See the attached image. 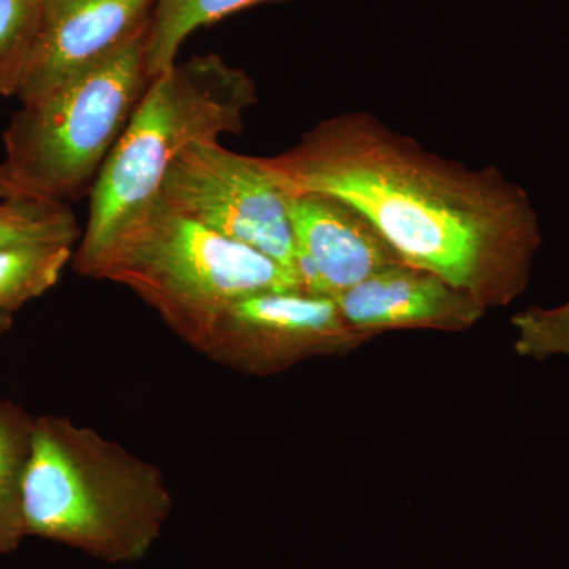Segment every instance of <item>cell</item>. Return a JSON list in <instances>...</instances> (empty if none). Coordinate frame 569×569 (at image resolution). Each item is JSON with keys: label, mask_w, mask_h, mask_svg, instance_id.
I'll return each instance as SVG.
<instances>
[{"label": "cell", "mask_w": 569, "mask_h": 569, "mask_svg": "<svg viewBox=\"0 0 569 569\" xmlns=\"http://www.w3.org/2000/svg\"><path fill=\"white\" fill-rule=\"evenodd\" d=\"M266 163L290 193L353 206L400 260L447 280L486 310L522 295L541 244L529 194L497 168L427 151L369 112L320 122Z\"/></svg>", "instance_id": "1"}, {"label": "cell", "mask_w": 569, "mask_h": 569, "mask_svg": "<svg viewBox=\"0 0 569 569\" xmlns=\"http://www.w3.org/2000/svg\"><path fill=\"white\" fill-rule=\"evenodd\" d=\"M22 493L28 537L107 563L144 559L173 511L159 468L61 417L36 418Z\"/></svg>", "instance_id": "2"}, {"label": "cell", "mask_w": 569, "mask_h": 569, "mask_svg": "<svg viewBox=\"0 0 569 569\" xmlns=\"http://www.w3.org/2000/svg\"><path fill=\"white\" fill-rule=\"evenodd\" d=\"M257 102L244 70L220 56H194L153 78L91 190V209L74 252L78 274L91 277L119 236L157 200L164 174L194 141L238 134Z\"/></svg>", "instance_id": "3"}, {"label": "cell", "mask_w": 569, "mask_h": 569, "mask_svg": "<svg viewBox=\"0 0 569 569\" xmlns=\"http://www.w3.org/2000/svg\"><path fill=\"white\" fill-rule=\"evenodd\" d=\"M91 279L130 288L197 350L239 299L302 293L282 264L176 211L160 194L103 254Z\"/></svg>", "instance_id": "4"}, {"label": "cell", "mask_w": 569, "mask_h": 569, "mask_svg": "<svg viewBox=\"0 0 569 569\" xmlns=\"http://www.w3.org/2000/svg\"><path fill=\"white\" fill-rule=\"evenodd\" d=\"M146 36L11 118L3 163L26 192L66 203L92 190L151 84Z\"/></svg>", "instance_id": "5"}, {"label": "cell", "mask_w": 569, "mask_h": 569, "mask_svg": "<svg viewBox=\"0 0 569 569\" xmlns=\"http://www.w3.org/2000/svg\"><path fill=\"white\" fill-rule=\"evenodd\" d=\"M160 197L176 211L252 247L298 277L290 192L266 159L236 153L219 141H194L164 174Z\"/></svg>", "instance_id": "6"}, {"label": "cell", "mask_w": 569, "mask_h": 569, "mask_svg": "<svg viewBox=\"0 0 569 569\" xmlns=\"http://www.w3.org/2000/svg\"><path fill=\"white\" fill-rule=\"evenodd\" d=\"M369 337L355 331L331 298L268 291L220 313L198 351L249 376H274L317 356H346Z\"/></svg>", "instance_id": "7"}, {"label": "cell", "mask_w": 569, "mask_h": 569, "mask_svg": "<svg viewBox=\"0 0 569 569\" xmlns=\"http://www.w3.org/2000/svg\"><path fill=\"white\" fill-rule=\"evenodd\" d=\"M156 0H43L22 104L39 102L146 36Z\"/></svg>", "instance_id": "8"}, {"label": "cell", "mask_w": 569, "mask_h": 569, "mask_svg": "<svg viewBox=\"0 0 569 569\" xmlns=\"http://www.w3.org/2000/svg\"><path fill=\"white\" fill-rule=\"evenodd\" d=\"M296 274L302 293L335 298L370 276L403 263L353 206L323 193H290Z\"/></svg>", "instance_id": "9"}, {"label": "cell", "mask_w": 569, "mask_h": 569, "mask_svg": "<svg viewBox=\"0 0 569 569\" xmlns=\"http://www.w3.org/2000/svg\"><path fill=\"white\" fill-rule=\"evenodd\" d=\"M332 301L347 323L370 340L399 329L462 332L486 313L466 291L406 263L370 276Z\"/></svg>", "instance_id": "10"}, {"label": "cell", "mask_w": 569, "mask_h": 569, "mask_svg": "<svg viewBox=\"0 0 569 569\" xmlns=\"http://www.w3.org/2000/svg\"><path fill=\"white\" fill-rule=\"evenodd\" d=\"M33 422L24 408L0 400V557L20 548L28 537L24 477L31 456Z\"/></svg>", "instance_id": "11"}, {"label": "cell", "mask_w": 569, "mask_h": 569, "mask_svg": "<svg viewBox=\"0 0 569 569\" xmlns=\"http://www.w3.org/2000/svg\"><path fill=\"white\" fill-rule=\"evenodd\" d=\"M268 0H156L146 36V69L160 77L176 66V56L197 29Z\"/></svg>", "instance_id": "12"}, {"label": "cell", "mask_w": 569, "mask_h": 569, "mask_svg": "<svg viewBox=\"0 0 569 569\" xmlns=\"http://www.w3.org/2000/svg\"><path fill=\"white\" fill-rule=\"evenodd\" d=\"M73 258V246L39 242L0 250V309L18 310L47 293Z\"/></svg>", "instance_id": "13"}, {"label": "cell", "mask_w": 569, "mask_h": 569, "mask_svg": "<svg viewBox=\"0 0 569 569\" xmlns=\"http://www.w3.org/2000/svg\"><path fill=\"white\" fill-rule=\"evenodd\" d=\"M81 231L70 206L50 198H0V250L9 247L63 242L73 246Z\"/></svg>", "instance_id": "14"}, {"label": "cell", "mask_w": 569, "mask_h": 569, "mask_svg": "<svg viewBox=\"0 0 569 569\" xmlns=\"http://www.w3.org/2000/svg\"><path fill=\"white\" fill-rule=\"evenodd\" d=\"M43 0H0V96L20 91L39 37Z\"/></svg>", "instance_id": "15"}, {"label": "cell", "mask_w": 569, "mask_h": 569, "mask_svg": "<svg viewBox=\"0 0 569 569\" xmlns=\"http://www.w3.org/2000/svg\"><path fill=\"white\" fill-rule=\"evenodd\" d=\"M511 323L518 331V355L539 361L553 355L569 358V302L557 309L530 307L512 317Z\"/></svg>", "instance_id": "16"}, {"label": "cell", "mask_w": 569, "mask_h": 569, "mask_svg": "<svg viewBox=\"0 0 569 569\" xmlns=\"http://www.w3.org/2000/svg\"><path fill=\"white\" fill-rule=\"evenodd\" d=\"M26 194L31 193L26 192L20 183L14 181V178L11 176L10 170L7 168L6 163L0 164V198L26 197Z\"/></svg>", "instance_id": "17"}]
</instances>
